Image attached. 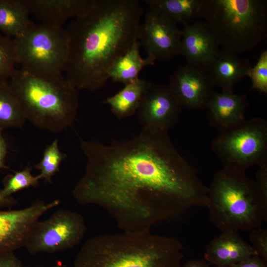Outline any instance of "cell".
Returning <instances> with one entry per match:
<instances>
[{"label": "cell", "instance_id": "cell-11", "mask_svg": "<svg viewBox=\"0 0 267 267\" xmlns=\"http://www.w3.org/2000/svg\"><path fill=\"white\" fill-rule=\"evenodd\" d=\"M181 29L178 24L162 13L149 9L140 24L137 40L147 56L168 60L179 54Z\"/></svg>", "mask_w": 267, "mask_h": 267}, {"label": "cell", "instance_id": "cell-26", "mask_svg": "<svg viewBox=\"0 0 267 267\" xmlns=\"http://www.w3.org/2000/svg\"><path fill=\"white\" fill-rule=\"evenodd\" d=\"M16 64L13 40L0 33V85L8 83Z\"/></svg>", "mask_w": 267, "mask_h": 267}, {"label": "cell", "instance_id": "cell-19", "mask_svg": "<svg viewBox=\"0 0 267 267\" xmlns=\"http://www.w3.org/2000/svg\"><path fill=\"white\" fill-rule=\"evenodd\" d=\"M140 44L136 40L130 48L113 64L109 72V78L114 82L125 85L138 79L142 69L147 66H153L155 61L150 57L142 58L139 52Z\"/></svg>", "mask_w": 267, "mask_h": 267}, {"label": "cell", "instance_id": "cell-28", "mask_svg": "<svg viewBox=\"0 0 267 267\" xmlns=\"http://www.w3.org/2000/svg\"><path fill=\"white\" fill-rule=\"evenodd\" d=\"M251 246L265 261L267 259V229L262 227L252 230L250 234Z\"/></svg>", "mask_w": 267, "mask_h": 267}, {"label": "cell", "instance_id": "cell-17", "mask_svg": "<svg viewBox=\"0 0 267 267\" xmlns=\"http://www.w3.org/2000/svg\"><path fill=\"white\" fill-rule=\"evenodd\" d=\"M95 0H23L29 13L41 23L63 26L85 13Z\"/></svg>", "mask_w": 267, "mask_h": 267}, {"label": "cell", "instance_id": "cell-25", "mask_svg": "<svg viewBox=\"0 0 267 267\" xmlns=\"http://www.w3.org/2000/svg\"><path fill=\"white\" fill-rule=\"evenodd\" d=\"M31 168L28 167L6 176L3 180V187L1 189L2 194L6 197L30 187L37 186L40 180L38 176H34Z\"/></svg>", "mask_w": 267, "mask_h": 267}, {"label": "cell", "instance_id": "cell-31", "mask_svg": "<svg viewBox=\"0 0 267 267\" xmlns=\"http://www.w3.org/2000/svg\"><path fill=\"white\" fill-rule=\"evenodd\" d=\"M231 267H266L265 261L256 255L233 265Z\"/></svg>", "mask_w": 267, "mask_h": 267}, {"label": "cell", "instance_id": "cell-1", "mask_svg": "<svg viewBox=\"0 0 267 267\" xmlns=\"http://www.w3.org/2000/svg\"><path fill=\"white\" fill-rule=\"evenodd\" d=\"M79 140L87 163L73 197L82 205L104 209L123 231H150L189 208L206 206L208 187L168 132L141 129L132 138L109 144Z\"/></svg>", "mask_w": 267, "mask_h": 267}, {"label": "cell", "instance_id": "cell-9", "mask_svg": "<svg viewBox=\"0 0 267 267\" xmlns=\"http://www.w3.org/2000/svg\"><path fill=\"white\" fill-rule=\"evenodd\" d=\"M87 230L82 215L60 209L49 218L38 221L31 230L25 247L30 254L54 253L72 248L84 238Z\"/></svg>", "mask_w": 267, "mask_h": 267}, {"label": "cell", "instance_id": "cell-23", "mask_svg": "<svg viewBox=\"0 0 267 267\" xmlns=\"http://www.w3.org/2000/svg\"><path fill=\"white\" fill-rule=\"evenodd\" d=\"M26 120L21 105L8 83L0 85V131L21 128Z\"/></svg>", "mask_w": 267, "mask_h": 267}, {"label": "cell", "instance_id": "cell-14", "mask_svg": "<svg viewBox=\"0 0 267 267\" xmlns=\"http://www.w3.org/2000/svg\"><path fill=\"white\" fill-rule=\"evenodd\" d=\"M219 45L204 21L183 26L179 54L187 63L208 67L219 51Z\"/></svg>", "mask_w": 267, "mask_h": 267}, {"label": "cell", "instance_id": "cell-6", "mask_svg": "<svg viewBox=\"0 0 267 267\" xmlns=\"http://www.w3.org/2000/svg\"><path fill=\"white\" fill-rule=\"evenodd\" d=\"M267 1L203 0L201 17L222 49L244 53L267 38Z\"/></svg>", "mask_w": 267, "mask_h": 267}, {"label": "cell", "instance_id": "cell-15", "mask_svg": "<svg viewBox=\"0 0 267 267\" xmlns=\"http://www.w3.org/2000/svg\"><path fill=\"white\" fill-rule=\"evenodd\" d=\"M248 104L245 94L227 91L215 92L206 108L207 120L219 133L225 131L246 120Z\"/></svg>", "mask_w": 267, "mask_h": 267}, {"label": "cell", "instance_id": "cell-29", "mask_svg": "<svg viewBox=\"0 0 267 267\" xmlns=\"http://www.w3.org/2000/svg\"><path fill=\"white\" fill-rule=\"evenodd\" d=\"M254 180L264 202L267 204V164L259 167Z\"/></svg>", "mask_w": 267, "mask_h": 267}, {"label": "cell", "instance_id": "cell-7", "mask_svg": "<svg viewBox=\"0 0 267 267\" xmlns=\"http://www.w3.org/2000/svg\"><path fill=\"white\" fill-rule=\"evenodd\" d=\"M16 64L40 72L62 73L68 56V40L63 26L34 22L13 39Z\"/></svg>", "mask_w": 267, "mask_h": 267}, {"label": "cell", "instance_id": "cell-34", "mask_svg": "<svg viewBox=\"0 0 267 267\" xmlns=\"http://www.w3.org/2000/svg\"><path fill=\"white\" fill-rule=\"evenodd\" d=\"M181 267H209V265L204 262L192 260L187 262Z\"/></svg>", "mask_w": 267, "mask_h": 267}, {"label": "cell", "instance_id": "cell-24", "mask_svg": "<svg viewBox=\"0 0 267 267\" xmlns=\"http://www.w3.org/2000/svg\"><path fill=\"white\" fill-rule=\"evenodd\" d=\"M66 157L59 150L58 139H55L45 149L41 161L35 166L40 171L38 175L40 179L50 183L52 177L59 171L61 162Z\"/></svg>", "mask_w": 267, "mask_h": 267}, {"label": "cell", "instance_id": "cell-2", "mask_svg": "<svg viewBox=\"0 0 267 267\" xmlns=\"http://www.w3.org/2000/svg\"><path fill=\"white\" fill-rule=\"evenodd\" d=\"M144 9L136 0H95L66 31L65 77L79 90L93 91L106 83L115 62L137 40Z\"/></svg>", "mask_w": 267, "mask_h": 267}, {"label": "cell", "instance_id": "cell-27", "mask_svg": "<svg viewBox=\"0 0 267 267\" xmlns=\"http://www.w3.org/2000/svg\"><path fill=\"white\" fill-rule=\"evenodd\" d=\"M252 81V88L261 93H267V50L263 51L247 76Z\"/></svg>", "mask_w": 267, "mask_h": 267}, {"label": "cell", "instance_id": "cell-3", "mask_svg": "<svg viewBox=\"0 0 267 267\" xmlns=\"http://www.w3.org/2000/svg\"><path fill=\"white\" fill-rule=\"evenodd\" d=\"M182 245L150 231L105 234L87 240L74 267H181Z\"/></svg>", "mask_w": 267, "mask_h": 267}, {"label": "cell", "instance_id": "cell-30", "mask_svg": "<svg viewBox=\"0 0 267 267\" xmlns=\"http://www.w3.org/2000/svg\"><path fill=\"white\" fill-rule=\"evenodd\" d=\"M21 261L14 252L0 254V267H23Z\"/></svg>", "mask_w": 267, "mask_h": 267}, {"label": "cell", "instance_id": "cell-8", "mask_svg": "<svg viewBox=\"0 0 267 267\" xmlns=\"http://www.w3.org/2000/svg\"><path fill=\"white\" fill-rule=\"evenodd\" d=\"M211 148L223 167L245 172L251 167L267 164V122L262 118L245 120L221 132Z\"/></svg>", "mask_w": 267, "mask_h": 267}, {"label": "cell", "instance_id": "cell-32", "mask_svg": "<svg viewBox=\"0 0 267 267\" xmlns=\"http://www.w3.org/2000/svg\"><path fill=\"white\" fill-rule=\"evenodd\" d=\"M7 153V145L3 137L2 131H0V170L6 168L5 158Z\"/></svg>", "mask_w": 267, "mask_h": 267}, {"label": "cell", "instance_id": "cell-33", "mask_svg": "<svg viewBox=\"0 0 267 267\" xmlns=\"http://www.w3.org/2000/svg\"><path fill=\"white\" fill-rule=\"evenodd\" d=\"M16 203V200L12 196L9 197L4 196L0 189V209L10 207Z\"/></svg>", "mask_w": 267, "mask_h": 267}, {"label": "cell", "instance_id": "cell-20", "mask_svg": "<svg viewBox=\"0 0 267 267\" xmlns=\"http://www.w3.org/2000/svg\"><path fill=\"white\" fill-rule=\"evenodd\" d=\"M150 82L142 79L125 85L124 87L104 103L110 106L113 114L119 119L129 117L135 113Z\"/></svg>", "mask_w": 267, "mask_h": 267}, {"label": "cell", "instance_id": "cell-22", "mask_svg": "<svg viewBox=\"0 0 267 267\" xmlns=\"http://www.w3.org/2000/svg\"><path fill=\"white\" fill-rule=\"evenodd\" d=\"M149 9L158 11L177 24H190L201 17L203 0H146Z\"/></svg>", "mask_w": 267, "mask_h": 267}, {"label": "cell", "instance_id": "cell-4", "mask_svg": "<svg viewBox=\"0 0 267 267\" xmlns=\"http://www.w3.org/2000/svg\"><path fill=\"white\" fill-rule=\"evenodd\" d=\"M9 81L26 120L34 126L57 133L72 125L79 107L78 90L63 73L20 68Z\"/></svg>", "mask_w": 267, "mask_h": 267}, {"label": "cell", "instance_id": "cell-21", "mask_svg": "<svg viewBox=\"0 0 267 267\" xmlns=\"http://www.w3.org/2000/svg\"><path fill=\"white\" fill-rule=\"evenodd\" d=\"M23 0H0V33L13 39L21 35L33 22Z\"/></svg>", "mask_w": 267, "mask_h": 267}, {"label": "cell", "instance_id": "cell-35", "mask_svg": "<svg viewBox=\"0 0 267 267\" xmlns=\"http://www.w3.org/2000/svg\"><path fill=\"white\" fill-rule=\"evenodd\" d=\"M52 267H66L65 265L62 264L61 263H57L55 266Z\"/></svg>", "mask_w": 267, "mask_h": 267}, {"label": "cell", "instance_id": "cell-13", "mask_svg": "<svg viewBox=\"0 0 267 267\" xmlns=\"http://www.w3.org/2000/svg\"><path fill=\"white\" fill-rule=\"evenodd\" d=\"M169 85L182 106L189 109H206L215 92L208 68L189 63L176 69Z\"/></svg>", "mask_w": 267, "mask_h": 267}, {"label": "cell", "instance_id": "cell-5", "mask_svg": "<svg viewBox=\"0 0 267 267\" xmlns=\"http://www.w3.org/2000/svg\"><path fill=\"white\" fill-rule=\"evenodd\" d=\"M210 222L222 232L262 227L267 219V204L255 180L245 172L223 167L208 187Z\"/></svg>", "mask_w": 267, "mask_h": 267}, {"label": "cell", "instance_id": "cell-18", "mask_svg": "<svg viewBox=\"0 0 267 267\" xmlns=\"http://www.w3.org/2000/svg\"><path fill=\"white\" fill-rule=\"evenodd\" d=\"M251 67L249 60L222 49L207 68L215 86L222 91H233Z\"/></svg>", "mask_w": 267, "mask_h": 267}, {"label": "cell", "instance_id": "cell-10", "mask_svg": "<svg viewBox=\"0 0 267 267\" xmlns=\"http://www.w3.org/2000/svg\"><path fill=\"white\" fill-rule=\"evenodd\" d=\"M182 107L169 85L150 82L136 112L141 129L168 132L178 122Z\"/></svg>", "mask_w": 267, "mask_h": 267}, {"label": "cell", "instance_id": "cell-12", "mask_svg": "<svg viewBox=\"0 0 267 267\" xmlns=\"http://www.w3.org/2000/svg\"><path fill=\"white\" fill-rule=\"evenodd\" d=\"M60 203L58 199L49 202L37 200L22 209L0 210V254L24 246L31 230L41 217Z\"/></svg>", "mask_w": 267, "mask_h": 267}, {"label": "cell", "instance_id": "cell-16", "mask_svg": "<svg viewBox=\"0 0 267 267\" xmlns=\"http://www.w3.org/2000/svg\"><path fill=\"white\" fill-rule=\"evenodd\" d=\"M258 255L238 232L226 231L214 238L206 247L205 259L218 267H231L245 259Z\"/></svg>", "mask_w": 267, "mask_h": 267}]
</instances>
